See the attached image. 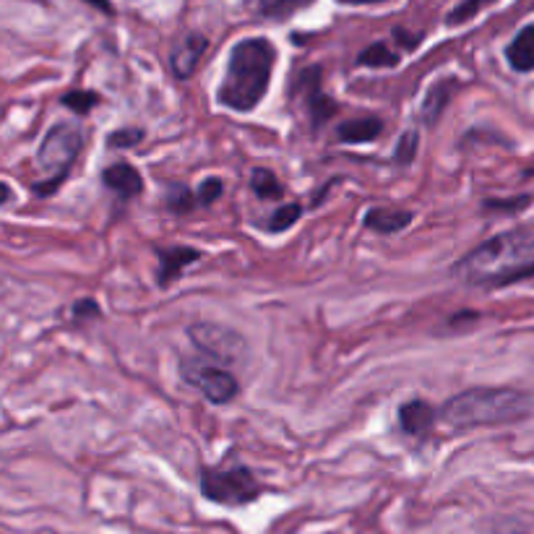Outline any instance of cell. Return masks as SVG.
<instances>
[{
	"label": "cell",
	"mask_w": 534,
	"mask_h": 534,
	"mask_svg": "<svg viewBox=\"0 0 534 534\" xmlns=\"http://www.w3.org/2000/svg\"><path fill=\"white\" fill-rule=\"evenodd\" d=\"M394 37H396V40H399V42H402L404 47H409V50H412V47H415L417 42H420V34H417V37H415V34H407L402 27H396V29H394Z\"/></svg>",
	"instance_id": "29"
},
{
	"label": "cell",
	"mask_w": 534,
	"mask_h": 534,
	"mask_svg": "<svg viewBox=\"0 0 534 534\" xmlns=\"http://www.w3.org/2000/svg\"><path fill=\"white\" fill-rule=\"evenodd\" d=\"M534 396L519 389H467L441 407V420L456 430L508 425L532 415Z\"/></svg>",
	"instance_id": "3"
},
{
	"label": "cell",
	"mask_w": 534,
	"mask_h": 534,
	"mask_svg": "<svg viewBox=\"0 0 534 534\" xmlns=\"http://www.w3.org/2000/svg\"><path fill=\"white\" fill-rule=\"evenodd\" d=\"M417 141H420V139H417L415 131L402 133V139H399V144H396V149H394V162H396V165L407 167V165H412V162H415Z\"/></svg>",
	"instance_id": "23"
},
{
	"label": "cell",
	"mask_w": 534,
	"mask_h": 534,
	"mask_svg": "<svg viewBox=\"0 0 534 534\" xmlns=\"http://www.w3.org/2000/svg\"><path fill=\"white\" fill-rule=\"evenodd\" d=\"M527 175H534V167H532V170H527Z\"/></svg>",
	"instance_id": "33"
},
{
	"label": "cell",
	"mask_w": 534,
	"mask_h": 534,
	"mask_svg": "<svg viewBox=\"0 0 534 534\" xmlns=\"http://www.w3.org/2000/svg\"><path fill=\"white\" fill-rule=\"evenodd\" d=\"M415 219V214L409 209H391V206H376L365 214V227L378 235H394L409 227V222Z\"/></svg>",
	"instance_id": "12"
},
{
	"label": "cell",
	"mask_w": 534,
	"mask_h": 534,
	"mask_svg": "<svg viewBox=\"0 0 534 534\" xmlns=\"http://www.w3.org/2000/svg\"><path fill=\"white\" fill-rule=\"evenodd\" d=\"M84 3H89V6L102 11V14H113V3L110 0H84Z\"/></svg>",
	"instance_id": "30"
},
{
	"label": "cell",
	"mask_w": 534,
	"mask_h": 534,
	"mask_svg": "<svg viewBox=\"0 0 534 534\" xmlns=\"http://www.w3.org/2000/svg\"><path fill=\"white\" fill-rule=\"evenodd\" d=\"M159 258V284L167 287L183 274L185 266H191L193 261L201 258V251L188 248V245H172V248H157Z\"/></svg>",
	"instance_id": "11"
},
{
	"label": "cell",
	"mask_w": 534,
	"mask_h": 534,
	"mask_svg": "<svg viewBox=\"0 0 534 534\" xmlns=\"http://www.w3.org/2000/svg\"><path fill=\"white\" fill-rule=\"evenodd\" d=\"M71 313L76 321H84V318H99L102 310H99V305L94 303L92 297H84V300H76V303H73Z\"/></svg>",
	"instance_id": "27"
},
{
	"label": "cell",
	"mask_w": 534,
	"mask_h": 534,
	"mask_svg": "<svg viewBox=\"0 0 534 534\" xmlns=\"http://www.w3.org/2000/svg\"><path fill=\"white\" fill-rule=\"evenodd\" d=\"M251 188H253V193L261 198H282V193H284L277 175H274L271 170H266V167H256V170L251 172Z\"/></svg>",
	"instance_id": "20"
},
{
	"label": "cell",
	"mask_w": 534,
	"mask_h": 534,
	"mask_svg": "<svg viewBox=\"0 0 534 534\" xmlns=\"http://www.w3.org/2000/svg\"><path fill=\"white\" fill-rule=\"evenodd\" d=\"M11 198H14V191H11V185L3 183V180H0V206L8 204Z\"/></svg>",
	"instance_id": "31"
},
{
	"label": "cell",
	"mask_w": 534,
	"mask_h": 534,
	"mask_svg": "<svg viewBox=\"0 0 534 534\" xmlns=\"http://www.w3.org/2000/svg\"><path fill=\"white\" fill-rule=\"evenodd\" d=\"M222 191H225V185H222V180L219 178H206L204 183L198 185V191H196V201L201 206H209L214 204L219 196H222Z\"/></svg>",
	"instance_id": "25"
},
{
	"label": "cell",
	"mask_w": 534,
	"mask_h": 534,
	"mask_svg": "<svg viewBox=\"0 0 534 534\" xmlns=\"http://www.w3.org/2000/svg\"><path fill=\"white\" fill-rule=\"evenodd\" d=\"M295 97L303 99L305 110H308V118L313 123V131L324 126L331 115L339 113V105L331 97H326L324 89H321V68H303L297 73L295 89H292Z\"/></svg>",
	"instance_id": "8"
},
{
	"label": "cell",
	"mask_w": 534,
	"mask_h": 534,
	"mask_svg": "<svg viewBox=\"0 0 534 534\" xmlns=\"http://www.w3.org/2000/svg\"><path fill=\"white\" fill-rule=\"evenodd\" d=\"M316 0H258V11L266 19H290V16L300 14L305 8H310Z\"/></svg>",
	"instance_id": "17"
},
{
	"label": "cell",
	"mask_w": 534,
	"mask_h": 534,
	"mask_svg": "<svg viewBox=\"0 0 534 534\" xmlns=\"http://www.w3.org/2000/svg\"><path fill=\"white\" fill-rule=\"evenodd\" d=\"M300 217H303V206L297 204V201H292V204L279 206V209L274 211L269 219L258 222V225H261V230H266V232H284V230H290V227L295 225Z\"/></svg>",
	"instance_id": "18"
},
{
	"label": "cell",
	"mask_w": 534,
	"mask_h": 534,
	"mask_svg": "<svg viewBox=\"0 0 534 534\" xmlns=\"http://www.w3.org/2000/svg\"><path fill=\"white\" fill-rule=\"evenodd\" d=\"M201 493L219 506H248L264 493V485L243 464L201 469Z\"/></svg>",
	"instance_id": "5"
},
{
	"label": "cell",
	"mask_w": 534,
	"mask_h": 534,
	"mask_svg": "<svg viewBox=\"0 0 534 534\" xmlns=\"http://www.w3.org/2000/svg\"><path fill=\"white\" fill-rule=\"evenodd\" d=\"M206 50H209V40H206L204 34L191 32L185 34V37H180V42L172 47L170 53L172 73H175L178 79H191Z\"/></svg>",
	"instance_id": "9"
},
{
	"label": "cell",
	"mask_w": 534,
	"mask_h": 534,
	"mask_svg": "<svg viewBox=\"0 0 534 534\" xmlns=\"http://www.w3.org/2000/svg\"><path fill=\"white\" fill-rule=\"evenodd\" d=\"M482 3H485V0H464V3H459V6L446 16V24H449V27H454V24H464V21H469L472 16H477Z\"/></svg>",
	"instance_id": "24"
},
{
	"label": "cell",
	"mask_w": 534,
	"mask_h": 534,
	"mask_svg": "<svg viewBox=\"0 0 534 534\" xmlns=\"http://www.w3.org/2000/svg\"><path fill=\"white\" fill-rule=\"evenodd\" d=\"M529 198H516V201H485L488 209H521V204H527Z\"/></svg>",
	"instance_id": "28"
},
{
	"label": "cell",
	"mask_w": 534,
	"mask_h": 534,
	"mask_svg": "<svg viewBox=\"0 0 534 534\" xmlns=\"http://www.w3.org/2000/svg\"><path fill=\"white\" fill-rule=\"evenodd\" d=\"M344 6H378V3H389V0H339Z\"/></svg>",
	"instance_id": "32"
},
{
	"label": "cell",
	"mask_w": 534,
	"mask_h": 534,
	"mask_svg": "<svg viewBox=\"0 0 534 534\" xmlns=\"http://www.w3.org/2000/svg\"><path fill=\"white\" fill-rule=\"evenodd\" d=\"M196 196H193L188 188H185L183 183H172L167 185L165 191V206L170 211H175V214H185V211H191L193 206H196Z\"/></svg>",
	"instance_id": "22"
},
{
	"label": "cell",
	"mask_w": 534,
	"mask_h": 534,
	"mask_svg": "<svg viewBox=\"0 0 534 534\" xmlns=\"http://www.w3.org/2000/svg\"><path fill=\"white\" fill-rule=\"evenodd\" d=\"M454 89H456L454 79H443V81H438L436 86H430V92H428V97H425V102H422V113H420L425 126L438 123L441 113L446 110V105H449Z\"/></svg>",
	"instance_id": "16"
},
{
	"label": "cell",
	"mask_w": 534,
	"mask_h": 534,
	"mask_svg": "<svg viewBox=\"0 0 534 534\" xmlns=\"http://www.w3.org/2000/svg\"><path fill=\"white\" fill-rule=\"evenodd\" d=\"M84 146V133L76 123L60 120L45 133L40 149H37V167L45 178L32 183V193L40 198L53 196L71 175V167Z\"/></svg>",
	"instance_id": "4"
},
{
	"label": "cell",
	"mask_w": 534,
	"mask_h": 534,
	"mask_svg": "<svg viewBox=\"0 0 534 534\" xmlns=\"http://www.w3.org/2000/svg\"><path fill=\"white\" fill-rule=\"evenodd\" d=\"M508 66L519 73L534 71V24H527L506 47Z\"/></svg>",
	"instance_id": "14"
},
{
	"label": "cell",
	"mask_w": 534,
	"mask_h": 534,
	"mask_svg": "<svg viewBox=\"0 0 534 534\" xmlns=\"http://www.w3.org/2000/svg\"><path fill=\"white\" fill-rule=\"evenodd\" d=\"M277 63V47L266 37H248L232 45L225 79L217 89V99L235 113H251L269 92L271 73Z\"/></svg>",
	"instance_id": "2"
},
{
	"label": "cell",
	"mask_w": 534,
	"mask_h": 534,
	"mask_svg": "<svg viewBox=\"0 0 534 534\" xmlns=\"http://www.w3.org/2000/svg\"><path fill=\"white\" fill-rule=\"evenodd\" d=\"M144 139V131L141 128H123V131H115L107 136V144L113 149H128V146H136Z\"/></svg>",
	"instance_id": "26"
},
{
	"label": "cell",
	"mask_w": 534,
	"mask_h": 534,
	"mask_svg": "<svg viewBox=\"0 0 534 534\" xmlns=\"http://www.w3.org/2000/svg\"><path fill=\"white\" fill-rule=\"evenodd\" d=\"M436 422V409L433 404H428L425 399H412V402L402 404L399 409V425H402L404 433L409 436H422L428 433Z\"/></svg>",
	"instance_id": "13"
},
{
	"label": "cell",
	"mask_w": 534,
	"mask_h": 534,
	"mask_svg": "<svg viewBox=\"0 0 534 534\" xmlns=\"http://www.w3.org/2000/svg\"><path fill=\"white\" fill-rule=\"evenodd\" d=\"M180 378L214 404H227L240 394L238 378L232 376L230 370L206 363L201 357H183L180 360Z\"/></svg>",
	"instance_id": "6"
},
{
	"label": "cell",
	"mask_w": 534,
	"mask_h": 534,
	"mask_svg": "<svg viewBox=\"0 0 534 534\" xmlns=\"http://www.w3.org/2000/svg\"><path fill=\"white\" fill-rule=\"evenodd\" d=\"M102 183H105L115 196L123 198V201H131V198L141 196V191H144L141 172L133 165H128V162H115V165L107 167V170L102 172Z\"/></svg>",
	"instance_id": "10"
},
{
	"label": "cell",
	"mask_w": 534,
	"mask_h": 534,
	"mask_svg": "<svg viewBox=\"0 0 534 534\" xmlns=\"http://www.w3.org/2000/svg\"><path fill=\"white\" fill-rule=\"evenodd\" d=\"M451 274L475 287H506L534 277V230L519 227L493 235L456 261Z\"/></svg>",
	"instance_id": "1"
},
{
	"label": "cell",
	"mask_w": 534,
	"mask_h": 534,
	"mask_svg": "<svg viewBox=\"0 0 534 534\" xmlns=\"http://www.w3.org/2000/svg\"><path fill=\"white\" fill-rule=\"evenodd\" d=\"M188 339L198 352L217 360L222 365H235L245 355V339L240 331L230 326L214 324V321H198L188 329Z\"/></svg>",
	"instance_id": "7"
},
{
	"label": "cell",
	"mask_w": 534,
	"mask_h": 534,
	"mask_svg": "<svg viewBox=\"0 0 534 534\" xmlns=\"http://www.w3.org/2000/svg\"><path fill=\"white\" fill-rule=\"evenodd\" d=\"M357 63L370 68H394L396 63H399V55H396L386 42H376V45L365 47L360 58H357Z\"/></svg>",
	"instance_id": "19"
},
{
	"label": "cell",
	"mask_w": 534,
	"mask_h": 534,
	"mask_svg": "<svg viewBox=\"0 0 534 534\" xmlns=\"http://www.w3.org/2000/svg\"><path fill=\"white\" fill-rule=\"evenodd\" d=\"M383 133V120L381 118H357L339 123L337 139L342 144H368V141L378 139Z\"/></svg>",
	"instance_id": "15"
},
{
	"label": "cell",
	"mask_w": 534,
	"mask_h": 534,
	"mask_svg": "<svg viewBox=\"0 0 534 534\" xmlns=\"http://www.w3.org/2000/svg\"><path fill=\"white\" fill-rule=\"evenodd\" d=\"M99 102H102L99 94L89 92V89H71V92H66L60 97V105L68 107V110L76 115H89Z\"/></svg>",
	"instance_id": "21"
}]
</instances>
